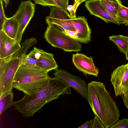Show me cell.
I'll return each mask as SVG.
<instances>
[{
  "label": "cell",
  "mask_w": 128,
  "mask_h": 128,
  "mask_svg": "<svg viewBox=\"0 0 128 128\" xmlns=\"http://www.w3.org/2000/svg\"><path fill=\"white\" fill-rule=\"evenodd\" d=\"M70 87L60 78H50L39 90L30 95L25 94L20 100L14 102L13 105L23 116H33L44 105L58 98L59 95L71 94Z\"/></svg>",
  "instance_id": "1"
},
{
  "label": "cell",
  "mask_w": 128,
  "mask_h": 128,
  "mask_svg": "<svg viewBox=\"0 0 128 128\" xmlns=\"http://www.w3.org/2000/svg\"><path fill=\"white\" fill-rule=\"evenodd\" d=\"M86 99L105 128H109L119 120L118 108L103 83L93 81L88 83Z\"/></svg>",
  "instance_id": "2"
},
{
  "label": "cell",
  "mask_w": 128,
  "mask_h": 128,
  "mask_svg": "<svg viewBox=\"0 0 128 128\" xmlns=\"http://www.w3.org/2000/svg\"><path fill=\"white\" fill-rule=\"evenodd\" d=\"M37 40L32 37L26 39L20 48L11 55L0 58V97L12 91L16 74L26 53Z\"/></svg>",
  "instance_id": "3"
},
{
  "label": "cell",
  "mask_w": 128,
  "mask_h": 128,
  "mask_svg": "<svg viewBox=\"0 0 128 128\" xmlns=\"http://www.w3.org/2000/svg\"><path fill=\"white\" fill-rule=\"evenodd\" d=\"M48 72L38 66L21 65L13 81V87L25 94L31 95L40 89L50 78Z\"/></svg>",
  "instance_id": "4"
},
{
  "label": "cell",
  "mask_w": 128,
  "mask_h": 128,
  "mask_svg": "<svg viewBox=\"0 0 128 128\" xmlns=\"http://www.w3.org/2000/svg\"><path fill=\"white\" fill-rule=\"evenodd\" d=\"M48 25L44 37L52 46L68 52L81 50V44L77 40L64 33L58 26Z\"/></svg>",
  "instance_id": "5"
},
{
  "label": "cell",
  "mask_w": 128,
  "mask_h": 128,
  "mask_svg": "<svg viewBox=\"0 0 128 128\" xmlns=\"http://www.w3.org/2000/svg\"><path fill=\"white\" fill-rule=\"evenodd\" d=\"M35 6L30 0L22 1L13 16L18 22V28L15 39L20 44L25 30L34 16Z\"/></svg>",
  "instance_id": "6"
},
{
  "label": "cell",
  "mask_w": 128,
  "mask_h": 128,
  "mask_svg": "<svg viewBox=\"0 0 128 128\" xmlns=\"http://www.w3.org/2000/svg\"><path fill=\"white\" fill-rule=\"evenodd\" d=\"M54 70L53 74L54 78L62 79L83 97L87 99L88 85L84 80L64 70L58 68Z\"/></svg>",
  "instance_id": "7"
},
{
  "label": "cell",
  "mask_w": 128,
  "mask_h": 128,
  "mask_svg": "<svg viewBox=\"0 0 128 128\" xmlns=\"http://www.w3.org/2000/svg\"><path fill=\"white\" fill-rule=\"evenodd\" d=\"M110 81L116 96L121 95L128 90V63L118 66L113 71Z\"/></svg>",
  "instance_id": "8"
},
{
  "label": "cell",
  "mask_w": 128,
  "mask_h": 128,
  "mask_svg": "<svg viewBox=\"0 0 128 128\" xmlns=\"http://www.w3.org/2000/svg\"><path fill=\"white\" fill-rule=\"evenodd\" d=\"M64 20L74 28L77 36L76 40L78 42L86 44L90 41L91 30L84 16H78Z\"/></svg>",
  "instance_id": "9"
},
{
  "label": "cell",
  "mask_w": 128,
  "mask_h": 128,
  "mask_svg": "<svg viewBox=\"0 0 128 128\" xmlns=\"http://www.w3.org/2000/svg\"><path fill=\"white\" fill-rule=\"evenodd\" d=\"M72 61L76 68L86 75L98 76L99 70L95 66L92 56L77 52L72 54Z\"/></svg>",
  "instance_id": "10"
},
{
  "label": "cell",
  "mask_w": 128,
  "mask_h": 128,
  "mask_svg": "<svg viewBox=\"0 0 128 128\" xmlns=\"http://www.w3.org/2000/svg\"><path fill=\"white\" fill-rule=\"evenodd\" d=\"M29 54L38 60V67L48 72L58 68L53 54L35 47Z\"/></svg>",
  "instance_id": "11"
},
{
  "label": "cell",
  "mask_w": 128,
  "mask_h": 128,
  "mask_svg": "<svg viewBox=\"0 0 128 128\" xmlns=\"http://www.w3.org/2000/svg\"><path fill=\"white\" fill-rule=\"evenodd\" d=\"M85 6L91 14L100 18L106 22L120 24L117 18L105 9L100 0H88L86 2Z\"/></svg>",
  "instance_id": "12"
},
{
  "label": "cell",
  "mask_w": 128,
  "mask_h": 128,
  "mask_svg": "<svg viewBox=\"0 0 128 128\" xmlns=\"http://www.w3.org/2000/svg\"><path fill=\"white\" fill-rule=\"evenodd\" d=\"M0 42L4 48L5 58L12 54L22 47L20 44L15 39L7 36L2 30H0Z\"/></svg>",
  "instance_id": "13"
},
{
  "label": "cell",
  "mask_w": 128,
  "mask_h": 128,
  "mask_svg": "<svg viewBox=\"0 0 128 128\" xmlns=\"http://www.w3.org/2000/svg\"><path fill=\"white\" fill-rule=\"evenodd\" d=\"M18 28V22L12 16L7 18L4 24L2 30L7 36L15 39L17 34Z\"/></svg>",
  "instance_id": "14"
},
{
  "label": "cell",
  "mask_w": 128,
  "mask_h": 128,
  "mask_svg": "<svg viewBox=\"0 0 128 128\" xmlns=\"http://www.w3.org/2000/svg\"><path fill=\"white\" fill-rule=\"evenodd\" d=\"M109 39L115 44L120 52L126 54L128 49V36L113 35L109 36Z\"/></svg>",
  "instance_id": "15"
},
{
  "label": "cell",
  "mask_w": 128,
  "mask_h": 128,
  "mask_svg": "<svg viewBox=\"0 0 128 128\" xmlns=\"http://www.w3.org/2000/svg\"><path fill=\"white\" fill-rule=\"evenodd\" d=\"M100 0L105 9L110 14L116 18L117 12L119 6L120 5L122 4L120 0Z\"/></svg>",
  "instance_id": "16"
},
{
  "label": "cell",
  "mask_w": 128,
  "mask_h": 128,
  "mask_svg": "<svg viewBox=\"0 0 128 128\" xmlns=\"http://www.w3.org/2000/svg\"><path fill=\"white\" fill-rule=\"evenodd\" d=\"M14 94L12 91L0 97V114L1 116L7 109L13 105Z\"/></svg>",
  "instance_id": "17"
},
{
  "label": "cell",
  "mask_w": 128,
  "mask_h": 128,
  "mask_svg": "<svg viewBox=\"0 0 128 128\" xmlns=\"http://www.w3.org/2000/svg\"><path fill=\"white\" fill-rule=\"evenodd\" d=\"M46 23L48 25L53 24L59 26L62 30L75 31L74 28L64 20L56 19L50 17L49 16L46 18Z\"/></svg>",
  "instance_id": "18"
},
{
  "label": "cell",
  "mask_w": 128,
  "mask_h": 128,
  "mask_svg": "<svg viewBox=\"0 0 128 128\" xmlns=\"http://www.w3.org/2000/svg\"><path fill=\"white\" fill-rule=\"evenodd\" d=\"M50 17L62 20H67L72 18L69 14H67L61 8L56 6L50 7Z\"/></svg>",
  "instance_id": "19"
},
{
  "label": "cell",
  "mask_w": 128,
  "mask_h": 128,
  "mask_svg": "<svg viewBox=\"0 0 128 128\" xmlns=\"http://www.w3.org/2000/svg\"><path fill=\"white\" fill-rule=\"evenodd\" d=\"M116 18L120 24H128V8L121 4L120 5L116 16Z\"/></svg>",
  "instance_id": "20"
},
{
  "label": "cell",
  "mask_w": 128,
  "mask_h": 128,
  "mask_svg": "<svg viewBox=\"0 0 128 128\" xmlns=\"http://www.w3.org/2000/svg\"><path fill=\"white\" fill-rule=\"evenodd\" d=\"M38 60L29 54L25 55L21 65L29 66H38Z\"/></svg>",
  "instance_id": "21"
},
{
  "label": "cell",
  "mask_w": 128,
  "mask_h": 128,
  "mask_svg": "<svg viewBox=\"0 0 128 128\" xmlns=\"http://www.w3.org/2000/svg\"><path fill=\"white\" fill-rule=\"evenodd\" d=\"M74 3L73 5L68 6L67 10L70 13V16L71 18H76V12L77 8L82 2L86 1V0H74Z\"/></svg>",
  "instance_id": "22"
},
{
  "label": "cell",
  "mask_w": 128,
  "mask_h": 128,
  "mask_svg": "<svg viewBox=\"0 0 128 128\" xmlns=\"http://www.w3.org/2000/svg\"><path fill=\"white\" fill-rule=\"evenodd\" d=\"M109 128H128V119L124 118L118 120Z\"/></svg>",
  "instance_id": "23"
},
{
  "label": "cell",
  "mask_w": 128,
  "mask_h": 128,
  "mask_svg": "<svg viewBox=\"0 0 128 128\" xmlns=\"http://www.w3.org/2000/svg\"><path fill=\"white\" fill-rule=\"evenodd\" d=\"M0 30H2L4 24L7 18L5 16L2 0H0Z\"/></svg>",
  "instance_id": "24"
},
{
  "label": "cell",
  "mask_w": 128,
  "mask_h": 128,
  "mask_svg": "<svg viewBox=\"0 0 128 128\" xmlns=\"http://www.w3.org/2000/svg\"><path fill=\"white\" fill-rule=\"evenodd\" d=\"M56 4L57 7L60 8L68 14L67 10L68 6V0H53Z\"/></svg>",
  "instance_id": "25"
},
{
  "label": "cell",
  "mask_w": 128,
  "mask_h": 128,
  "mask_svg": "<svg viewBox=\"0 0 128 128\" xmlns=\"http://www.w3.org/2000/svg\"><path fill=\"white\" fill-rule=\"evenodd\" d=\"M36 4L44 6H56L57 5L53 0H33Z\"/></svg>",
  "instance_id": "26"
},
{
  "label": "cell",
  "mask_w": 128,
  "mask_h": 128,
  "mask_svg": "<svg viewBox=\"0 0 128 128\" xmlns=\"http://www.w3.org/2000/svg\"><path fill=\"white\" fill-rule=\"evenodd\" d=\"M105 127L102 124L98 117L95 115L92 128H104Z\"/></svg>",
  "instance_id": "27"
},
{
  "label": "cell",
  "mask_w": 128,
  "mask_h": 128,
  "mask_svg": "<svg viewBox=\"0 0 128 128\" xmlns=\"http://www.w3.org/2000/svg\"><path fill=\"white\" fill-rule=\"evenodd\" d=\"M62 32L68 36L76 40L77 36L75 31L67 30H63L62 29Z\"/></svg>",
  "instance_id": "28"
},
{
  "label": "cell",
  "mask_w": 128,
  "mask_h": 128,
  "mask_svg": "<svg viewBox=\"0 0 128 128\" xmlns=\"http://www.w3.org/2000/svg\"><path fill=\"white\" fill-rule=\"evenodd\" d=\"M94 121V119L88 121L78 128H92Z\"/></svg>",
  "instance_id": "29"
},
{
  "label": "cell",
  "mask_w": 128,
  "mask_h": 128,
  "mask_svg": "<svg viewBox=\"0 0 128 128\" xmlns=\"http://www.w3.org/2000/svg\"><path fill=\"white\" fill-rule=\"evenodd\" d=\"M121 95L124 104L128 109V90L123 93Z\"/></svg>",
  "instance_id": "30"
},
{
  "label": "cell",
  "mask_w": 128,
  "mask_h": 128,
  "mask_svg": "<svg viewBox=\"0 0 128 128\" xmlns=\"http://www.w3.org/2000/svg\"><path fill=\"white\" fill-rule=\"evenodd\" d=\"M5 57L4 52L2 43L0 42V58H3Z\"/></svg>",
  "instance_id": "31"
},
{
  "label": "cell",
  "mask_w": 128,
  "mask_h": 128,
  "mask_svg": "<svg viewBox=\"0 0 128 128\" xmlns=\"http://www.w3.org/2000/svg\"><path fill=\"white\" fill-rule=\"evenodd\" d=\"M5 4V8H6L9 3V0H2Z\"/></svg>",
  "instance_id": "32"
},
{
  "label": "cell",
  "mask_w": 128,
  "mask_h": 128,
  "mask_svg": "<svg viewBox=\"0 0 128 128\" xmlns=\"http://www.w3.org/2000/svg\"><path fill=\"white\" fill-rule=\"evenodd\" d=\"M125 55L126 59L128 60V49Z\"/></svg>",
  "instance_id": "33"
}]
</instances>
